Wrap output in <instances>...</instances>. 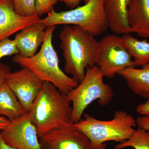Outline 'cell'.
Returning a JSON list of instances; mask_svg holds the SVG:
<instances>
[{
    "label": "cell",
    "instance_id": "cell-9",
    "mask_svg": "<svg viewBox=\"0 0 149 149\" xmlns=\"http://www.w3.org/2000/svg\"><path fill=\"white\" fill-rule=\"evenodd\" d=\"M3 140L16 149H42L37 129L27 113L11 121L7 127L1 130Z\"/></svg>",
    "mask_w": 149,
    "mask_h": 149
},
{
    "label": "cell",
    "instance_id": "cell-1",
    "mask_svg": "<svg viewBox=\"0 0 149 149\" xmlns=\"http://www.w3.org/2000/svg\"><path fill=\"white\" fill-rule=\"evenodd\" d=\"M59 38L65 60V72L71 74L79 84L85 76V69L96 65L100 49V41L76 25H65Z\"/></svg>",
    "mask_w": 149,
    "mask_h": 149
},
{
    "label": "cell",
    "instance_id": "cell-23",
    "mask_svg": "<svg viewBox=\"0 0 149 149\" xmlns=\"http://www.w3.org/2000/svg\"><path fill=\"white\" fill-rule=\"evenodd\" d=\"M145 102L140 104L137 107L136 111L141 116H149V98Z\"/></svg>",
    "mask_w": 149,
    "mask_h": 149
},
{
    "label": "cell",
    "instance_id": "cell-12",
    "mask_svg": "<svg viewBox=\"0 0 149 149\" xmlns=\"http://www.w3.org/2000/svg\"><path fill=\"white\" fill-rule=\"evenodd\" d=\"M47 27L45 24L38 21L23 28L17 34L14 39L19 54L25 57L34 56L38 47L45 41Z\"/></svg>",
    "mask_w": 149,
    "mask_h": 149
},
{
    "label": "cell",
    "instance_id": "cell-5",
    "mask_svg": "<svg viewBox=\"0 0 149 149\" xmlns=\"http://www.w3.org/2000/svg\"><path fill=\"white\" fill-rule=\"evenodd\" d=\"M39 21L47 27L63 24L79 26L94 37L103 34L109 28L104 0H90L84 5L65 11L57 12L54 9Z\"/></svg>",
    "mask_w": 149,
    "mask_h": 149
},
{
    "label": "cell",
    "instance_id": "cell-18",
    "mask_svg": "<svg viewBox=\"0 0 149 149\" xmlns=\"http://www.w3.org/2000/svg\"><path fill=\"white\" fill-rule=\"evenodd\" d=\"M127 147H132L134 149H149V131L138 128L129 139L116 145L115 149H122Z\"/></svg>",
    "mask_w": 149,
    "mask_h": 149
},
{
    "label": "cell",
    "instance_id": "cell-25",
    "mask_svg": "<svg viewBox=\"0 0 149 149\" xmlns=\"http://www.w3.org/2000/svg\"><path fill=\"white\" fill-rule=\"evenodd\" d=\"M82 0H58V1L64 3L65 5L71 9L79 6Z\"/></svg>",
    "mask_w": 149,
    "mask_h": 149
},
{
    "label": "cell",
    "instance_id": "cell-15",
    "mask_svg": "<svg viewBox=\"0 0 149 149\" xmlns=\"http://www.w3.org/2000/svg\"><path fill=\"white\" fill-rule=\"evenodd\" d=\"M123 78L132 92L148 99L149 98V63L142 68H127L118 73Z\"/></svg>",
    "mask_w": 149,
    "mask_h": 149
},
{
    "label": "cell",
    "instance_id": "cell-14",
    "mask_svg": "<svg viewBox=\"0 0 149 149\" xmlns=\"http://www.w3.org/2000/svg\"><path fill=\"white\" fill-rule=\"evenodd\" d=\"M128 18L131 33L149 38V0H130Z\"/></svg>",
    "mask_w": 149,
    "mask_h": 149
},
{
    "label": "cell",
    "instance_id": "cell-2",
    "mask_svg": "<svg viewBox=\"0 0 149 149\" xmlns=\"http://www.w3.org/2000/svg\"><path fill=\"white\" fill-rule=\"evenodd\" d=\"M66 94L44 82L42 90L27 113L39 138L54 128L72 124V108Z\"/></svg>",
    "mask_w": 149,
    "mask_h": 149
},
{
    "label": "cell",
    "instance_id": "cell-20",
    "mask_svg": "<svg viewBox=\"0 0 149 149\" xmlns=\"http://www.w3.org/2000/svg\"><path fill=\"white\" fill-rule=\"evenodd\" d=\"M19 54V52L15 39L10 40L7 38L0 41V61L4 57L15 55Z\"/></svg>",
    "mask_w": 149,
    "mask_h": 149
},
{
    "label": "cell",
    "instance_id": "cell-27",
    "mask_svg": "<svg viewBox=\"0 0 149 149\" xmlns=\"http://www.w3.org/2000/svg\"><path fill=\"white\" fill-rule=\"evenodd\" d=\"M0 149H16L6 143L3 140L0 131Z\"/></svg>",
    "mask_w": 149,
    "mask_h": 149
},
{
    "label": "cell",
    "instance_id": "cell-26",
    "mask_svg": "<svg viewBox=\"0 0 149 149\" xmlns=\"http://www.w3.org/2000/svg\"><path fill=\"white\" fill-rule=\"evenodd\" d=\"M10 121L7 118L0 116V131L3 130L8 126Z\"/></svg>",
    "mask_w": 149,
    "mask_h": 149
},
{
    "label": "cell",
    "instance_id": "cell-13",
    "mask_svg": "<svg viewBox=\"0 0 149 149\" xmlns=\"http://www.w3.org/2000/svg\"><path fill=\"white\" fill-rule=\"evenodd\" d=\"M130 0H104L109 28L117 35L131 33L128 18Z\"/></svg>",
    "mask_w": 149,
    "mask_h": 149
},
{
    "label": "cell",
    "instance_id": "cell-28",
    "mask_svg": "<svg viewBox=\"0 0 149 149\" xmlns=\"http://www.w3.org/2000/svg\"><path fill=\"white\" fill-rule=\"evenodd\" d=\"M90 0H84V1H85V3H88V1H89Z\"/></svg>",
    "mask_w": 149,
    "mask_h": 149
},
{
    "label": "cell",
    "instance_id": "cell-16",
    "mask_svg": "<svg viewBox=\"0 0 149 149\" xmlns=\"http://www.w3.org/2000/svg\"><path fill=\"white\" fill-rule=\"evenodd\" d=\"M27 113L10 88L5 83L0 86V116L10 121L15 120Z\"/></svg>",
    "mask_w": 149,
    "mask_h": 149
},
{
    "label": "cell",
    "instance_id": "cell-10",
    "mask_svg": "<svg viewBox=\"0 0 149 149\" xmlns=\"http://www.w3.org/2000/svg\"><path fill=\"white\" fill-rule=\"evenodd\" d=\"M40 142L42 149H92L88 137L74 124L51 130Z\"/></svg>",
    "mask_w": 149,
    "mask_h": 149
},
{
    "label": "cell",
    "instance_id": "cell-6",
    "mask_svg": "<svg viewBox=\"0 0 149 149\" xmlns=\"http://www.w3.org/2000/svg\"><path fill=\"white\" fill-rule=\"evenodd\" d=\"M104 77L97 65L87 68L82 81L67 94L72 104V124L81 120L85 109L95 100L102 106L111 101L113 91L110 85L104 82Z\"/></svg>",
    "mask_w": 149,
    "mask_h": 149
},
{
    "label": "cell",
    "instance_id": "cell-21",
    "mask_svg": "<svg viewBox=\"0 0 149 149\" xmlns=\"http://www.w3.org/2000/svg\"><path fill=\"white\" fill-rule=\"evenodd\" d=\"M58 1V0H35L36 10L38 15L40 17L50 12Z\"/></svg>",
    "mask_w": 149,
    "mask_h": 149
},
{
    "label": "cell",
    "instance_id": "cell-8",
    "mask_svg": "<svg viewBox=\"0 0 149 149\" xmlns=\"http://www.w3.org/2000/svg\"><path fill=\"white\" fill-rule=\"evenodd\" d=\"M44 82L26 68L7 75L4 83L10 88L26 111L29 112L42 88Z\"/></svg>",
    "mask_w": 149,
    "mask_h": 149
},
{
    "label": "cell",
    "instance_id": "cell-7",
    "mask_svg": "<svg viewBox=\"0 0 149 149\" xmlns=\"http://www.w3.org/2000/svg\"><path fill=\"white\" fill-rule=\"evenodd\" d=\"M100 43L96 65L104 77L113 78L123 69L133 67V58L124 46L122 37L116 34L107 35Z\"/></svg>",
    "mask_w": 149,
    "mask_h": 149
},
{
    "label": "cell",
    "instance_id": "cell-22",
    "mask_svg": "<svg viewBox=\"0 0 149 149\" xmlns=\"http://www.w3.org/2000/svg\"><path fill=\"white\" fill-rule=\"evenodd\" d=\"M136 122L139 128H143L149 132V116H139L136 119Z\"/></svg>",
    "mask_w": 149,
    "mask_h": 149
},
{
    "label": "cell",
    "instance_id": "cell-11",
    "mask_svg": "<svg viewBox=\"0 0 149 149\" xmlns=\"http://www.w3.org/2000/svg\"><path fill=\"white\" fill-rule=\"evenodd\" d=\"M40 19L38 14L24 17L17 13L12 0H0V41L36 23Z\"/></svg>",
    "mask_w": 149,
    "mask_h": 149
},
{
    "label": "cell",
    "instance_id": "cell-4",
    "mask_svg": "<svg viewBox=\"0 0 149 149\" xmlns=\"http://www.w3.org/2000/svg\"><path fill=\"white\" fill-rule=\"evenodd\" d=\"M84 118L74 125L88 137L92 149H105V142L121 143L128 140L135 131L136 119L132 115L123 111L115 112L111 120H98L85 113Z\"/></svg>",
    "mask_w": 149,
    "mask_h": 149
},
{
    "label": "cell",
    "instance_id": "cell-17",
    "mask_svg": "<svg viewBox=\"0 0 149 149\" xmlns=\"http://www.w3.org/2000/svg\"><path fill=\"white\" fill-rule=\"evenodd\" d=\"M125 48L133 59V67L149 63V42L141 41L129 34L122 37Z\"/></svg>",
    "mask_w": 149,
    "mask_h": 149
},
{
    "label": "cell",
    "instance_id": "cell-24",
    "mask_svg": "<svg viewBox=\"0 0 149 149\" xmlns=\"http://www.w3.org/2000/svg\"><path fill=\"white\" fill-rule=\"evenodd\" d=\"M10 72L9 67L5 65L0 64V86L4 83L7 74Z\"/></svg>",
    "mask_w": 149,
    "mask_h": 149
},
{
    "label": "cell",
    "instance_id": "cell-19",
    "mask_svg": "<svg viewBox=\"0 0 149 149\" xmlns=\"http://www.w3.org/2000/svg\"><path fill=\"white\" fill-rule=\"evenodd\" d=\"M15 12L22 16L30 17L38 14L35 0H12Z\"/></svg>",
    "mask_w": 149,
    "mask_h": 149
},
{
    "label": "cell",
    "instance_id": "cell-3",
    "mask_svg": "<svg viewBox=\"0 0 149 149\" xmlns=\"http://www.w3.org/2000/svg\"><path fill=\"white\" fill-rule=\"evenodd\" d=\"M56 26L47 27L45 41L38 53L30 57L18 54L14 56L12 61L21 67L30 70L43 82L52 83L61 93L67 95L76 88L78 83L60 68L57 54L52 44Z\"/></svg>",
    "mask_w": 149,
    "mask_h": 149
}]
</instances>
